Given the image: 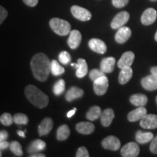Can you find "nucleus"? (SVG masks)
<instances>
[{
	"label": "nucleus",
	"instance_id": "1",
	"mask_svg": "<svg viewBox=\"0 0 157 157\" xmlns=\"http://www.w3.org/2000/svg\"><path fill=\"white\" fill-rule=\"evenodd\" d=\"M31 68L36 79L40 82H45L51 72L50 59L44 53H37L31 59Z\"/></svg>",
	"mask_w": 157,
	"mask_h": 157
},
{
	"label": "nucleus",
	"instance_id": "2",
	"mask_svg": "<svg viewBox=\"0 0 157 157\" xmlns=\"http://www.w3.org/2000/svg\"><path fill=\"white\" fill-rule=\"evenodd\" d=\"M25 95L34 106L39 109L45 108L49 103L48 96L32 84H29L25 88Z\"/></svg>",
	"mask_w": 157,
	"mask_h": 157
},
{
	"label": "nucleus",
	"instance_id": "3",
	"mask_svg": "<svg viewBox=\"0 0 157 157\" xmlns=\"http://www.w3.org/2000/svg\"><path fill=\"white\" fill-rule=\"evenodd\" d=\"M50 26L52 30L60 36H66L71 31V26L68 21L54 17L50 21Z\"/></svg>",
	"mask_w": 157,
	"mask_h": 157
},
{
	"label": "nucleus",
	"instance_id": "4",
	"mask_svg": "<svg viewBox=\"0 0 157 157\" xmlns=\"http://www.w3.org/2000/svg\"><path fill=\"white\" fill-rule=\"evenodd\" d=\"M108 88H109V79L105 76H101L93 82L94 92L97 95H103L107 92Z\"/></svg>",
	"mask_w": 157,
	"mask_h": 157
},
{
	"label": "nucleus",
	"instance_id": "5",
	"mask_svg": "<svg viewBox=\"0 0 157 157\" xmlns=\"http://www.w3.org/2000/svg\"><path fill=\"white\" fill-rule=\"evenodd\" d=\"M71 12L73 16L78 21H88L92 18L91 13L87 9L79 7V6H72L71 8Z\"/></svg>",
	"mask_w": 157,
	"mask_h": 157
},
{
	"label": "nucleus",
	"instance_id": "6",
	"mask_svg": "<svg viewBox=\"0 0 157 157\" xmlns=\"http://www.w3.org/2000/svg\"><path fill=\"white\" fill-rule=\"evenodd\" d=\"M140 154V147L135 142H129L121 148V155L123 157H136Z\"/></svg>",
	"mask_w": 157,
	"mask_h": 157
},
{
	"label": "nucleus",
	"instance_id": "7",
	"mask_svg": "<svg viewBox=\"0 0 157 157\" xmlns=\"http://www.w3.org/2000/svg\"><path fill=\"white\" fill-rule=\"evenodd\" d=\"M129 19V13L127 11L119 13L113 17L111 23V27L113 29H119L127 23Z\"/></svg>",
	"mask_w": 157,
	"mask_h": 157
},
{
	"label": "nucleus",
	"instance_id": "8",
	"mask_svg": "<svg viewBox=\"0 0 157 157\" xmlns=\"http://www.w3.org/2000/svg\"><path fill=\"white\" fill-rule=\"evenodd\" d=\"M101 144L103 148L111 151H117L121 147V142L119 139L113 135H110L103 139Z\"/></svg>",
	"mask_w": 157,
	"mask_h": 157
},
{
	"label": "nucleus",
	"instance_id": "9",
	"mask_svg": "<svg viewBox=\"0 0 157 157\" xmlns=\"http://www.w3.org/2000/svg\"><path fill=\"white\" fill-rule=\"evenodd\" d=\"M140 125L143 129H154L157 128V115L147 113L140 120Z\"/></svg>",
	"mask_w": 157,
	"mask_h": 157
},
{
	"label": "nucleus",
	"instance_id": "10",
	"mask_svg": "<svg viewBox=\"0 0 157 157\" xmlns=\"http://www.w3.org/2000/svg\"><path fill=\"white\" fill-rule=\"evenodd\" d=\"M157 17V12L154 8H148L143 12L141 15V23L145 25H151L156 21Z\"/></svg>",
	"mask_w": 157,
	"mask_h": 157
},
{
	"label": "nucleus",
	"instance_id": "11",
	"mask_svg": "<svg viewBox=\"0 0 157 157\" xmlns=\"http://www.w3.org/2000/svg\"><path fill=\"white\" fill-rule=\"evenodd\" d=\"M132 35V31L129 27L122 26L118 29L115 34V40L119 44H124L130 38Z\"/></svg>",
	"mask_w": 157,
	"mask_h": 157
},
{
	"label": "nucleus",
	"instance_id": "12",
	"mask_svg": "<svg viewBox=\"0 0 157 157\" xmlns=\"http://www.w3.org/2000/svg\"><path fill=\"white\" fill-rule=\"evenodd\" d=\"M89 48L94 52L99 54H104L107 50V46L103 41L99 39H92L89 42Z\"/></svg>",
	"mask_w": 157,
	"mask_h": 157
},
{
	"label": "nucleus",
	"instance_id": "13",
	"mask_svg": "<svg viewBox=\"0 0 157 157\" xmlns=\"http://www.w3.org/2000/svg\"><path fill=\"white\" fill-rule=\"evenodd\" d=\"M134 60L135 54L131 51H127V52H125L124 53L122 54V56L117 63V66L120 69L124 67H127V66H131Z\"/></svg>",
	"mask_w": 157,
	"mask_h": 157
},
{
	"label": "nucleus",
	"instance_id": "14",
	"mask_svg": "<svg viewBox=\"0 0 157 157\" xmlns=\"http://www.w3.org/2000/svg\"><path fill=\"white\" fill-rule=\"evenodd\" d=\"M82 41V34L78 30H73L70 32L68 39V44L72 50H76L79 46Z\"/></svg>",
	"mask_w": 157,
	"mask_h": 157
},
{
	"label": "nucleus",
	"instance_id": "15",
	"mask_svg": "<svg viewBox=\"0 0 157 157\" xmlns=\"http://www.w3.org/2000/svg\"><path fill=\"white\" fill-rule=\"evenodd\" d=\"M53 127V121L50 117H47L43 119L40 124L39 125L38 131L39 135L40 136H44V135H48L52 130Z\"/></svg>",
	"mask_w": 157,
	"mask_h": 157
},
{
	"label": "nucleus",
	"instance_id": "16",
	"mask_svg": "<svg viewBox=\"0 0 157 157\" xmlns=\"http://www.w3.org/2000/svg\"><path fill=\"white\" fill-rule=\"evenodd\" d=\"M146 114L147 110L146 108H144V106H140L130 111L127 115V119L129 121L134 122V121L141 120Z\"/></svg>",
	"mask_w": 157,
	"mask_h": 157
},
{
	"label": "nucleus",
	"instance_id": "17",
	"mask_svg": "<svg viewBox=\"0 0 157 157\" xmlns=\"http://www.w3.org/2000/svg\"><path fill=\"white\" fill-rule=\"evenodd\" d=\"M141 85L145 90L154 91L157 90V78L153 74L146 76L141 80Z\"/></svg>",
	"mask_w": 157,
	"mask_h": 157
},
{
	"label": "nucleus",
	"instance_id": "18",
	"mask_svg": "<svg viewBox=\"0 0 157 157\" xmlns=\"http://www.w3.org/2000/svg\"><path fill=\"white\" fill-rule=\"evenodd\" d=\"M95 125L93 123L87 121H81L76 126V129L78 132L83 135H90L95 131Z\"/></svg>",
	"mask_w": 157,
	"mask_h": 157
},
{
	"label": "nucleus",
	"instance_id": "19",
	"mask_svg": "<svg viewBox=\"0 0 157 157\" xmlns=\"http://www.w3.org/2000/svg\"><path fill=\"white\" fill-rule=\"evenodd\" d=\"M116 59L113 57H108L103 58L101 63V69L104 73L110 74L114 69Z\"/></svg>",
	"mask_w": 157,
	"mask_h": 157
},
{
	"label": "nucleus",
	"instance_id": "20",
	"mask_svg": "<svg viewBox=\"0 0 157 157\" xmlns=\"http://www.w3.org/2000/svg\"><path fill=\"white\" fill-rule=\"evenodd\" d=\"M114 117L115 115L113 109H107L104 110L101 116V122L102 125L105 127H109L112 123Z\"/></svg>",
	"mask_w": 157,
	"mask_h": 157
},
{
	"label": "nucleus",
	"instance_id": "21",
	"mask_svg": "<svg viewBox=\"0 0 157 157\" xmlns=\"http://www.w3.org/2000/svg\"><path fill=\"white\" fill-rule=\"evenodd\" d=\"M130 103L134 105L135 106L140 107L145 106L148 103V97L144 94L137 93L131 95L129 98Z\"/></svg>",
	"mask_w": 157,
	"mask_h": 157
},
{
	"label": "nucleus",
	"instance_id": "22",
	"mask_svg": "<svg viewBox=\"0 0 157 157\" xmlns=\"http://www.w3.org/2000/svg\"><path fill=\"white\" fill-rule=\"evenodd\" d=\"M84 95V91L81 88L77 87H71L66 94V100L68 102H71L76 98H80Z\"/></svg>",
	"mask_w": 157,
	"mask_h": 157
},
{
	"label": "nucleus",
	"instance_id": "23",
	"mask_svg": "<svg viewBox=\"0 0 157 157\" xmlns=\"http://www.w3.org/2000/svg\"><path fill=\"white\" fill-rule=\"evenodd\" d=\"M133 74V71L130 66L121 68L119 75V82L121 84H125L131 79Z\"/></svg>",
	"mask_w": 157,
	"mask_h": 157
},
{
	"label": "nucleus",
	"instance_id": "24",
	"mask_svg": "<svg viewBox=\"0 0 157 157\" xmlns=\"http://www.w3.org/2000/svg\"><path fill=\"white\" fill-rule=\"evenodd\" d=\"M46 147V143L40 139H36L31 143L28 147V152L30 154L38 153L41 151H43Z\"/></svg>",
	"mask_w": 157,
	"mask_h": 157
},
{
	"label": "nucleus",
	"instance_id": "25",
	"mask_svg": "<svg viewBox=\"0 0 157 157\" xmlns=\"http://www.w3.org/2000/svg\"><path fill=\"white\" fill-rule=\"evenodd\" d=\"M154 134L152 132H143L140 130L137 131L135 135V140L137 143H140V144H145V143L150 142L154 139Z\"/></svg>",
	"mask_w": 157,
	"mask_h": 157
},
{
	"label": "nucleus",
	"instance_id": "26",
	"mask_svg": "<svg viewBox=\"0 0 157 157\" xmlns=\"http://www.w3.org/2000/svg\"><path fill=\"white\" fill-rule=\"evenodd\" d=\"M78 68H76V75L78 78H83L88 73V66L84 59L78 58L77 60Z\"/></svg>",
	"mask_w": 157,
	"mask_h": 157
},
{
	"label": "nucleus",
	"instance_id": "27",
	"mask_svg": "<svg viewBox=\"0 0 157 157\" xmlns=\"http://www.w3.org/2000/svg\"><path fill=\"white\" fill-rule=\"evenodd\" d=\"M70 133L71 131L68 125L63 124L60 127H59L58 130H57V139L60 141L66 140L69 137Z\"/></svg>",
	"mask_w": 157,
	"mask_h": 157
},
{
	"label": "nucleus",
	"instance_id": "28",
	"mask_svg": "<svg viewBox=\"0 0 157 157\" xmlns=\"http://www.w3.org/2000/svg\"><path fill=\"white\" fill-rule=\"evenodd\" d=\"M102 114V111L101 108L98 105L92 106L87 112L86 117L90 121H95L101 117Z\"/></svg>",
	"mask_w": 157,
	"mask_h": 157
},
{
	"label": "nucleus",
	"instance_id": "29",
	"mask_svg": "<svg viewBox=\"0 0 157 157\" xmlns=\"http://www.w3.org/2000/svg\"><path fill=\"white\" fill-rule=\"evenodd\" d=\"M65 72V69L63 67H62L58 61L56 60H53L51 61V73L53 76H60L63 74Z\"/></svg>",
	"mask_w": 157,
	"mask_h": 157
},
{
	"label": "nucleus",
	"instance_id": "30",
	"mask_svg": "<svg viewBox=\"0 0 157 157\" xmlns=\"http://www.w3.org/2000/svg\"><path fill=\"white\" fill-rule=\"evenodd\" d=\"M65 88H66V83L63 79H59L53 87V93L56 96L62 95L64 93Z\"/></svg>",
	"mask_w": 157,
	"mask_h": 157
},
{
	"label": "nucleus",
	"instance_id": "31",
	"mask_svg": "<svg viewBox=\"0 0 157 157\" xmlns=\"http://www.w3.org/2000/svg\"><path fill=\"white\" fill-rule=\"evenodd\" d=\"M10 149L13 154H14L17 156H23V150L22 146L17 141H12L10 145Z\"/></svg>",
	"mask_w": 157,
	"mask_h": 157
},
{
	"label": "nucleus",
	"instance_id": "32",
	"mask_svg": "<svg viewBox=\"0 0 157 157\" xmlns=\"http://www.w3.org/2000/svg\"><path fill=\"white\" fill-rule=\"evenodd\" d=\"M13 119H14V122L17 124L25 125L29 122V117L22 113H18L15 114L14 117H13Z\"/></svg>",
	"mask_w": 157,
	"mask_h": 157
},
{
	"label": "nucleus",
	"instance_id": "33",
	"mask_svg": "<svg viewBox=\"0 0 157 157\" xmlns=\"http://www.w3.org/2000/svg\"><path fill=\"white\" fill-rule=\"evenodd\" d=\"M0 122L2 124L5 125V126H10L14 122V119L12 115L9 113H5L1 115L0 117Z\"/></svg>",
	"mask_w": 157,
	"mask_h": 157
},
{
	"label": "nucleus",
	"instance_id": "34",
	"mask_svg": "<svg viewBox=\"0 0 157 157\" xmlns=\"http://www.w3.org/2000/svg\"><path fill=\"white\" fill-rule=\"evenodd\" d=\"M59 61L63 65H67L69 63L71 60V57L69 52H68L67 51H63L60 53L58 56Z\"/></svg>",
	"mask_w": 157,
	"mask_h": 157
},
{
	"label": "nucleus",
	"instance_id": "35",
	"mask_svg": "<svg viewBox=\"0 0 157 157\" xmlns=\"http://www.w3.org/2000/svg\"><path fill=\"white\" fill-rule=\"evenodd\" d=\"M105 76V73L102 71L101 69H93L92 71H90V72L89 73V76L91 80H93L94 82L95 80L97 79V78L101 77V76Z\"/></svg>",
	"mask_w": 157,
	"mask_h": 157
},
{
	"label": "nucleus",
	"instance_id": "36",
	"mask_svg": "<svg viewBox=\"0 0 157 157\" xmlns=\"http://www.w3.org/2000/svg\"><path fill=\"white\" fill-rule=\"evenodd\" d=\"M76 156V157H89L90 154H89V152H88L87 149L85 147L82 146L78 148Z\"/></svg>",
	"mask_w": 157,
	"mask_h": 157
},
{
	"label": "nucleus",
	"instance_id": "37",
	"mask_svg": "<svg viewBox=\"0 0 157 157\" xmlns=\"http://www.w3.org/2000/svg\"><path fill=\"white\" fill-rule=\"evenodd\" d=\"M129 2V0H112V5L117 8L125 7Z\"/></svg>",
	"mask_w": 157,
	"mask_h": 157
},
{
	"label": "nucleus",
	"instance_id": "38",
	"mask_svg": "<svg viewBox=\"0 0 157 157\" xmlns=\"http://www.w3.org/2000/svg\"><path fill=\"white\" fill-rule=\"evenodd\" d=\"M149 148H150L151 152L154 154H157V135L151 140Z\"/></svg>",
	"mask_w": 157,
	"mask_h": 157
},
{
	"label": "nucleus",
	"instance_id": "39",
	"mask_svg": "<svg viewBox=\"0 0 157 157\" xmlns=\"http://www.w3.org/2000/svg\"><path fill=\"white\" fill-rule=\"evenodd\" d=\"M7 15H8L7 11L2 6H1L0 7V23L1 24L3 23V21H5L6 17H7Z\"/></svg>",
	"mask_w": 157,
	"mask_h": 157
},
{
	"label": "nucleus",
	"instance_id": "40",
	"mask_svg": "<svg viewBox=\"0 0 157 157\" xmlns=\"http://www.w3.org/2000/svg\"><path fill=\"white\" fill-rule=\"evenodd\" d=\"M23 2L29 7H35L39 2V0H23Z\"/></svg>",
	"mask_w": 157,
	"mask_h": 157
},
{
	"label": "nucleus",
	"instance_id": "41",
	"mask_svg": "<svg viewBox=\"0 0 157 157\" xmlns=\"http://www.w3.org/2000/svg\"><path fill=\"white\" fill-rule=\"evenodd\" d=\"M9 137L8 132L6 130H2L0 132V141L6 140Z\"/></svg>",
	"mask_w": 157,
	"mask_h": 157
},
{
	"label": "nucleus",
	"instance_id": "42",
	"mask_svg": "<svg viewBox=\"0 0 157 157\" xmlns=\"http://www.w3.org/2000/svg\"><path fill=\"white\" fill-rule=\"evenodd\" d=\"M10 143H9L6 140L0 141V148H1V150H5V149L10 148Z\"/></svg>",
	"mask_w": 157,
	"mask_h": 157
},
{
	"label": "nucleus",
	"instance_id": "43",
	"mask_svg": "<svg viewBox=\"0 0 157 157\" xmlns=\"http://www.w3.org/2000/svg\"><path fill=\"white\" fill-rule=\"evenodd\" d=\"M76 111V108H74L73 110H71V111H68V112L67 113V115L66 116H67L68 118H71V117H73L74 114H75Z\"/></svg>",
	"mask_w": 157,
	"mask_h": 157
},
{
	"label": "nucleus",
	"instance_id": "44",
	"mask_svg": "<svg viewBox=\"0 0 157 157\" xmlns=\"http://www.w3.org/2000/svg\"><path fill=\"white\" fill-rule=\"evenodd\" d=\"M151 73L157 78V66H154L151 68Z\"/></svg>",
	"mask_w": 157,
	"mask_h": 157
},
{
	"label": "nucleus",
	"instance_id": "45",
	"mask_svg": "<svg viewBox=\"0 0 157 157\" xmlns=\"http://www.w3.org/2000/svg\"><path fill=\"white\" fill-rule=\"evenodd\" d=\"M30 157H45V155L43 154H39V153H35V154H31Z\"/></svg>",
	"mask_w": 157,
	"mask_h": 157
},
{
	"label": "nucleus",
	"instance_id": "46",
	"mask_svg": "<svg viewBox=\"0 0 157 157\" xmlns=\"http://www.w3.org/2000/svg\"><path fill=\"white\" fill-rule=\"evenodd\" d=\"M17 135H19V136H21L22 137H25V131L23 132V131H21V130H17Z\"/></svg>",
	"mask_w": 157,
	"mask_h": 157
},
{
	"label": "nucleus",
	"instance_id": "47",
	"mask_svg": "<svg viewBox=\"0 0 157 157\" xmlns=\"http://www.w3.org/2000/svg\"><path fill=\"white\" fill-rule=\"evenodd\" d=\"M154 38H155V40L157 42V31L156 32V34H155V36H154Z\"/></svg>",
	"mask_w": 157,
	"mask_h": 157
},
{
	"label": "nucleus",
	"instance_id": "48",
	"mask_svg": "<svg viewBox=\"0 0 157 157\" xmlns=\"http://www.w3.org/2000/svg\"><path fill=\"white\" fill-rule=\"evenodd\" d=\"M150 1H151V2H156V1H157V0H150Z\"/></svg>",
	"mask_w": 157,
	"mask_h": 157
},
{
	"label": "nucleus",
	"instance_id": "49",
	"mask_svg": "<svg viewBox=\"0 0 157 157\" xmlns=\"http://www.w3.org/2000/svg\"><path fill=\"white\" fill-rule=\"evenodd\" d=\"M156 105H157V96L156 97Z\"/></svg>",
	"mask_w": 157,
	"mask_h": 157
}]
</instances>
